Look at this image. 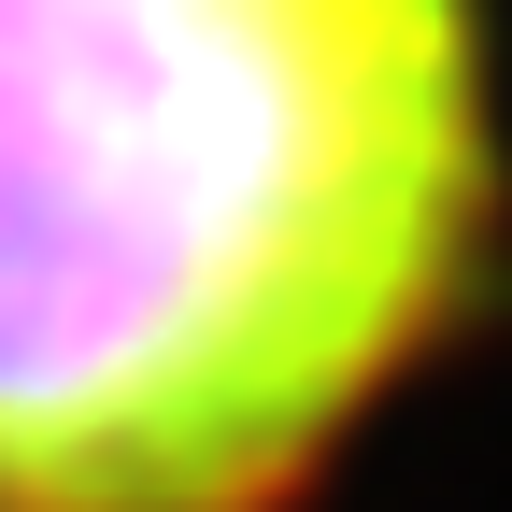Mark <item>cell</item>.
<instances>
[{
	"mask_svg": "<svg viewBox=\"0 0 512 512\" xmlns=\"http://www.w3.org/2000/svg\"><path fill=\"white\" fill-rule=\"evenodd\" d=\"M512 328V0H0V512H328Z\"/></svg>",
	"mask_w": 512,
	"mask_h": 512,
	"instance_id": "obj_1",
	"label": "cell"
}]
</instances>
